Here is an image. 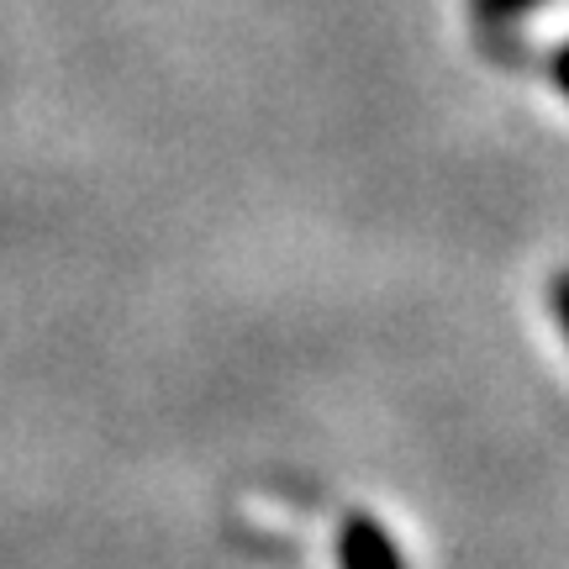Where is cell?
<instances>
[{
	"mask_svg": "<svg viewBox=\"0 0 569 569\" xmlns=\"http://www.w3.org/2000/svg\"><path fill=\"white\" fill-rule=\"evenodd\" d=\"M338 569H407V553L380 517L348 511L338 528Z\"/></svg>",
	"mask_w": 569,
	"mask_h": 569,
	"instance_id": "6da1fadb",
	"label": "cell"
},
{
	"mask_svg": "<svg viewBox=\"0 0 569 569\" xmlns=\"http://www.w3.org/2000/svg\"><path fill=\"white\" fill-rule=\"evenodd\" d=\"M480 42H486L490 59H501L507 69H538V53L517 38V21H486V27H480Z\"/></svg>",
	"mask_w": 569,
	"mask_h": 569,
	"instance_id": "7a4b0ae2",
	"label": "cell"
},
{
	"mask_svg": "<svg viewBox=\"0 0 569 569\" xmlns=\"http://www.w3.org/2000/svg\"><path fill=\"white\" fill-rule=\"evenodd\" d=\"M543 0H469V11H475V21L486 27V21H522L528 11H538Z\"/></svg>",
	"mask_w": 569,
	"mask_h": 569,
	"instance_id": "3957f363",
	"label": "cell"
},
{
	"mask_svg": "<svg viewBox=\"0 0 569 569\" xmlns=\"http://www.w3.org/2000/svg\"><path fill=\"white\" fill-rule=\"evenodd\" d=\"M549 306H553V322H559V332H565V343H569V269H559V274H553Z\"/></svg>",
	"mask_w": 569,
	"mask_h": 569,
	"instance_id": "277c9868",
	"label": "cell"
},
{
	"mask_svg": "<svg viewBox=\"0 0 569 569\" xmlns=\"http://www.w3.org/2000/svg\"><path fill=\"white\" fill-rule=\"evenodd\" d=\"M543 69H549V80H553V90L559 96H569V42H559L549 59H543Z\"/></svg>",
	"mask_w": 569,
	"mask_h": 569,
	"instance_id": "5b68a950",
	"label": "cell"
}]
</instances>
